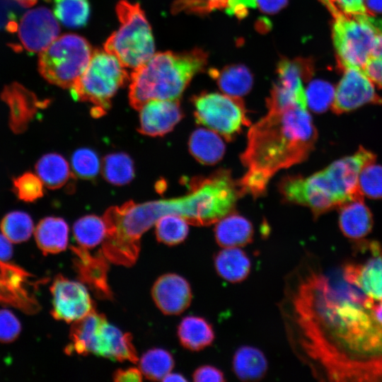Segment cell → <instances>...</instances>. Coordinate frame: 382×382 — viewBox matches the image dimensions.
<instances>
[{
    "instance_id": "1",
    "label": "cell",
    "mask_w": 382,
    "mask_h": 382,
    "mask_svg": "<svg viewBox=\"0 0 382 382\" xmlns=\"http://www.w3.org/2000/svg\"><path fill=\"white\" fill-rule=\"evenodd\" d=\"M286 291L292 344L318 380L382 382V299L342 276L341 267L308 262Z\"/></svg>"
},
{
    "instance_id": "2",
    "label": "cell",
    "mask_w": 382,
    "mask_h": 382,
    "mask_svg": "<svg viewBox=\"0 0 382 382\" xmlns=\"http://www.w3.org/2000/svg\"><path fill=\"white\" fill-rule=\"evenodd\" d=\"M317 135L306 108L268 109L267 114L249 129L246 148L241 156L247 168L238 180L244 194L263 195L277 171L307 158Z\"/></svg>"
},
{
    "instance_id": "3",
    "label": "cell",
    "mask_w": 382,
    "mask_h": 382,
    "mask_svg": "<svg viewBox=\"0 0 382 382\" xmlns=\"http://www.w3.org/2000/svg\"><path fill=\"white\" fill-rule=\"evenodd\" d=\"M207 57L200 48L154 54L131 74L130 105L140 110L151 100H178L193 76L204 70Z\"/></svg>"
},
{
    "instance_id": "4",
    "label": "cell",
    "mask_w": 382,
    "mask_h": 382,
    "mask_svg": "<svg viewBox=\"0 0 382 382\" xmlns=\"http://www.w3.org/2000/svg\"><path fill=\"white\" fill-rule=\"evenodd\" d=\"M185 196L167 199L170 214L183 217L188 224L208 226L233 212L244 194L238 181L227 170L208 177L192 179Z\"/></svg>"
},
{
    "instance_id": "5",
    "label": "cell",
    "mask_w": 382,
    "mask_h": 382,
    "mask_svg": "<svg viewBox=\"0 0 382 382\" xmlns=\"http://www.w3.org/2000/svg\"><path fill=\"white\" fill-rule=\"evenodd\" d=\"M119 28L104 44V50L125 66L135 69L154 54V40L146 15L137 3L121 0L116 5Z\"/></svg>"
},
{
    "instance_id": "6",
    "label": "cell",
    "mask_w": 382,
    "mask_h": 382,
    "mask_svg": "<svg viewBox=\"0 0 382 382\" xmlns=\"http://www.w3.org/2000/svg\"><path fill=\"white\" fill-rule=\"evenodd\" d=\"M319 1L334 18L332 38L340 66L362 70L379 33V21L369 15L345 13L331 0Z\"/></svg>"
},
{
    "instance_id": "7",
    "label": "cell",
    "mask_w": 382,
    "mask_h": 382,
    "mask_svg": "<svg viewBox=\"0 0 382 382\" xmlns=\"http://www.w3.org/2000/svg\"><path fill=\"white\" fill-rule=\"evenodd\" d=\"M129 79L117 57L105 50H96L86 69L69 90L75 100L93 105V116H101L110 108L111 99L118 89Z\"/></svg>"
},
{
    "instance_id": "8",
    "label": "cell",
    "mask_w": 382,
    "mask_h": 382,
    "mask_svg": "<svg viewBox=\"0 0 382 382\" xmlns=\"http://www.w3.org/2000/svg\"><path fill=\"white\" fill-rule=\"evenodd\" d=\"M93 52L84 37L72 33L62 35L40 52L38 71L49 83L70 88L86 69Z\"/></svg>"
},
{
    "instance_id": "9",
    "label": "cell",
    "mask_w": 382,
    "mask_h": 382,
    "mask_svg": "<svg viewBox=\"0 0 382 382\" xmlns=\"http://www.w3.org/2000/svg\"><path fill=\"white\" fill-rule=\"evenodd\" d=\"M196 122L229 141L250 123L240 97L201 93L192 98Z\"/></svg>"
},
{
    "instance_id": "10",
    "label": "cell",
    "mask_w": 382,
    "mask_h": 382,
    "mask_svg": "<svg viewBox=\"0 0 382 382\" xmlns=\"http://www.w3.org/2000/svg\"><path fill=\"white\" fill-rule=\"evenodd\" d=\"M278 79L267 100V107L282 108L289 106L307 107L303 80L309 79L313 73V63L309 59L282 58L277 66Z\"/></svg>"
},
{
    "instance_id": "11",
    "label": "cell",
    "mask_w": 382,
    "mask_h": 382,
    "mask_svg": "<svg viewBox=\"0 0 382 382\" xmlns=\"http://www.w3.org/2000/svg\"><path fill=\"white\" fill-rule=\"evenodd\" d=\"M354 247V257L341 267L343 277L365 294L382 299V246L375 241L361 240Z\"/></svg>"
},
{
    "instance_id": "12",
    "label": "cell",
    "mask_w": 382,
    "mask_h": 382,
    "mask_svg": "<svg viewBox=\"0 0 382 382\" xmlns=\"http://www.w3.org/2000/svg\"><path fill=\"white\" fill-rule=\"evenodd\" d=\"M52 296L51 314L56 320L73 323L95 310L83 284L57 275L50 287Z\"/></svg>"
},
{
    "instance_id": "13",
    "label": "cell",
    "mask_w": 382,
    "mask_h": 382,
    "mask_svg": "<svg viewBox=\"0 0 382 382\" xmlns=\"http://www.w3.org/2000/svg\"><path fill=\"white\" fill-rule=\"evenodd\" d=\"M381 104L382 98L376 92L371 79L359 69L344 68V74L335 93L332 110L342 114L366 104Z\"/></svg>"
},
{
    "instance_id": "14",
    "label": "cell",
    "mask_w": 382,
    "mask_h": 382,
    "mask_svg": "<svg viewBox=\"0 0 382 382\" xmlns=\"http://www.w3.org/2000/svg\"><path fill=\"white\" fill-rule=\"evenodd\" d=\"M59 25L50 10L39 7L27 11L16 25L14 32L22 47L28 52H41L59 33Z\"/></svg>"
},
{
    "instance_id": "15",
    "label": "cell",
    "mask_w": 382,
    "mask_h": 382,
    "mask_svg": "<svg viewBox=\"0 0 382 382\" xmlns=\"http://www.w3.org/2000/svg\"><path fill=\"white\" fill-rule=\"evenodd\" d=\"M94 354L112 360L138 361L132 336L123 333L117 328L108 323L106 318L97 325L89 335L86 344V355Z\"/></svg>"
},
{
    "instance_id": "16",
    "label": "cell",
    "mask_w": 382,
    "mask_h": 382,
    "mask_svg": "<svg viewBox=\"0 0 382 382\" xmlns=\"http://www.w3.org/2000/svg\"><path fill=\"white\" fill-rule=\"evenodd\" d=\"M151 295L157 307L166 315H178L185 311L192 301L189 282L182 276L170 273L157 279Z\"/></svg>"
},
{
    "instance_id": "17",
    "label": "cell",
    "mask_w": 382,
    "mask_h": 382,
    "mask_svg": "<svg viewBox=\"0 0 382 382\" xmlns=\"http://www.w3.org/2000/svg\"><path fill=\"white\" fill-rule=\"evenodd\" d=\"M74 255V265L79 279L86 284L100 299H111V290L108 283L107 258L100 251L95 255L80 246L71 247Z\"/></svg>"
},
{
    "instance_id": "18",
    "label": "cell",
    "mask_w": 382,
    "mask_h": 382,
    "mask_svg": "<svg viewBox=\"0 0 382 382\" xmlns=\"http://www.w3.org/2000/svg\"><path fill=\"white\" fill-rule=\"evenodd\" d=\"M139 110V131L151 137L170 132L183 116L178 100H151Z\"/></svg>"
},
{
    "instance_id": "19",
    "label": "cell",
    "mask_w": 382,
    "mask_h": 382,
    "mask_svg": "<svg viewBox=\"0 0 382 382\" xmlns=\"http://www.w3.org/2000/svg\"><path fill=\"white\" fill-rule=\"evenodd\" d=\"M19 267L0 260V302L11 304L27 313H35L39 309L35 299L25 287L29 277Z\"/></svg>"
},
{
    "instance_id": "20",
    "label": "cell",
    "mask_w": 382,
    "mask_h": 382,
    "mask_svg": "<svg viewBox=\"0 0 382 382\" xmlns=\"http://www.w3.org/2000/svg\"><path fill=\"white\" fill-rule=\"evenodd\" d=\"M1 98L8 106L9 126L14 133L23 132L38 108L47 105L18 83L6 86L1 93Z\"/></svg>"
},
{
    "instance_id": "21",
    "label": "cell",
    "mask_w": 382,
    "mask_h": 382,
    "mask_svg": "<svg viewBox=\"0 0 382 382\" xmlns=\"http://www.w3.org/2000/svg\"><path fill=\"white\" fill-rule=\"evenodd\" d=\"M339 209V227L345 236L359 241L371 232L373 216L362 198L345 202Z\"/></svg>"
},
{
    "instance_id": "22",
    "label": "cell",
    "mask_w": 382,
    "mask_h": 382,
    "mask_svg": "<svg viewBox=\"0 0 382 382\" xmlns=\"http://www.w3.org/2000/svg\"><path fill=\"white\" fill-rule=\"evenodd\" d=\"M214 231L216 243L223 248L246 245L254 235L251 222L233 212L219 219Z\"/></svg>"
},
{
    "instance_id": "23",
    "label": "cell",
    "mask_w": 382,
    "mask_h": 382,
    "mask_svg": "<svg viewBox=\"0 0 382 382\" xmlns=\"http://www.w3.org/2000/svg\"><path fill=\"white\" fill-rule=\"evenodd\" d=\"M214 268L223 279L231 283L244 281L250 274L251 261L238 247L224 248L214 257Z\"/></svg>"
},
{
    "instance_id": "24",
    "label": "cell",
    "mask_w": 382,
    "mask_h": 382,
    "mask_svg": "<svg viewBox=\"0 0 382 382\" xmlns=\"http://www.w3.org/2000/svg\"><path fill=\"white\" fill-rule=\"evenodd\" d=\"M34 235L43 254H56L64 251L67 246L69 226L63 219L49 216L40 220Z\"/></svg>"
},
{
    "instance_id": "25",
    "label": "cell",
    "mask_w": 382,
    "mask_h": 382,
    "mask_svg": "<svg viewBox=\"0 0 382 382\" xmlns=\"http://www.w3.org/2000/svg\"><path fill=\"white\" fill-rule=\"evenodd\" d=\"M178 336L183 347L193 352L210 346L215 338L212 324L197 316H188L183 318L178 327Z\"/></svg>"
},
{
    "instance_id": "26",
    "label": "cell",
    "mask_w": 382,
    "mask_h": 382,
    "mask_svg": "<svg viewBox=\"0 0 382 382\" xmlns=\"http://www.w3.org/2000/svg\"><path fill=\"white\" fill-rule=\"evenodd\" d=\"M232 368L235 375L243 381H255L262 379L268 368L264 353L253 346L243 345L235 352Z\"/></svg>"
},
{
    "instance_id": "27",
    "label": "cell",
    "mask_w": 382,
    "mask_h": 382,
    "mask_svg": "<svg viewBox=\"0 0 382 382\" xmlns=\"http://www.w3.org/2000/svg\"><path fill=\"white\" fill-rule=\"evenodd\" d=\"M209 74L219 88L229 96L241 98L248 93L253 86L252 74L244 65L233 64L221 69H211Z\"/></svg>"
},
{
    "instance_id": "28",
    "label": "cell",
    "mask_w": 382,
    "mask_h": 382,
    "mask_svg": "<svg viewBox=\"0 0 382 382\" xmlns=\"http://www.w3.org/2000/svg\"><path fill=\"white\" fill-rule=\"evenodd\" d=\"M188 145L190 154L204 165L216 163L225 151V145L220 137L212 130L202 128L192 133Z\"/></svg>"
},
{
    "instance_id": "29",
    "label": "cell",
    "mask_w": 382,
    "mask_h": 382,
    "mask_svg": "<svg viewBox=\"0 0 382 382\" xmlns=\"http://www.w3.org/2000/svg\"><path fill=\"white\" fill-rule=\"evenodd\" d=\"M35 170L44 185L51 190L63 187L72 176L66 160L56 153L42 156L37 162Z\"/></svg>"
},
{
    "instance_id": "30",
    "label": "cell",
    "mask_w": 382,
    "mask_h": 382,
    "mask_svg": "<svg viewBox=\"0 0 382 382\" xmlns=\"http://www.w3.org/2000/svg\"><path fill=\"white\" fill-rule=\"evenodd\" d=\"M73 233L79 246L88 249L103 241L106 235L103 220L96 215H86L79 219L73 226Z\"/></svg>"
},
{
    "instance_id": "31",
    "label": "cell",
    "mask_w": 382,
    "mask_h": 382,
    "mask_svg": "<svg viewBox=\"0 0 382 382\" xmlns=\"http://www.w3.org/2000/svg\"><path fill=\"white\" fill-rule=\"evenodd\" d=\"M102 171L105 179L116 185L127 184L134 176L133 161L123 152L107 155L103 161Z\"/></svg>"
},
{
    "instance_id": "32",
    "label": "cell",
    "mask_w": 382,
    "mask_h": 382,
    "mask_svg": "<svg viewBox=\"0 0 382 382\" xmlns=\"http://www.w3.org/2000/svg\"><path fill=\"white\" fill-rule=\"evenodd\" d=\"M174 364L173 357L169 352L154 348L142 355L139 361V369L147 379L161 381L170 373Z\"/></svg>"
},
{
    "instance_id": "33",
    "label": "cell",
    "mask_w": 382,
    "mask_h": 382,
    "mask_svg": "<svg viewBox=\"0 0 382 382\" xmlns=\"http://www.w3.org/2000/svg\"><path fill=\"white\" fill-rule=\"evenodd\" d=\"M53 12L56 18L69 28H79L87 23L90 6L88 0H54Z\"/></svg>"
},
{
    "instance_id": "34",
    "label": "cell",
    "mask_w": 382,
    "mask_h": 382,
    "mask_svg": "<svg viewBox=\"0 0 382 382\" xmlns=\"http://www.w3.org/2000/svg\"><path fill=\"white\" fill-rule=\"evenodd\" d=\"M157 240L168 245H178L187 238L188 222L182 216L169 214L160 217L156 222Z\"/></svg>"
},
{
    "instance_id": "35",
    "label": "cell",
    "mask_w": 382,
    "mask_h": 382,
    "mask_svg": "<svg viewBox=\"0 0 382 382\" xmlns=\"http://www.w3.org/2000/svg\"><path fill=\"white\" fill-rule=\"evenodd\" d=\"M2 234L11 243L27 241L34 230L33 221L25 212L14 211L8 213L0 224Z\"/></svg>"
},
{
    "instance_id": "36",
    "label": "cell",
    "mask_w": 382,
    "mask_h": 382,
    "mask_svg": "<svg viewBox=\"0 0 382 382\" xmlns=\"http://www.w3.org/2000/svg\"><path fill=\"white\" fill-rule=\"evenodd\" d=\"M335 93L330 83L319 79L313 81L306 91L307 105L315 112H323L332 106Z\"/></svg>"
},
{
    "instance_id": "37",
    "label": "cell",
    "mask_w": 382,
    "mask_h": 382,
    "mask_svg": "<svg viewBox=\"0 0 382 382\" xmlns=\"http://www.w3.org/2000/svg\"><path fill=\"white\" fill-rule=\"evenodd\" d=\"M71 166L75 175L82 179L93 180L98 173L100 161L97 154L88 148H81L74 152Z\"/></svg>"
},
{
    "instance_id": "38",
    "label": "cell",
    "mask_w": 382,
    "mask_h": 382,
    "mask_svg": "<svg viewBox=\"0 0 382 382\" xmlns=\"http://www.w3.org/2000/svg\"><path fill=\"white\" fill-rule=\"evenodd\" d=\"M358 184L362 195L382 198V166L374 162L365 166L359 173Z\"/></svg>"
},
{
    "instance_id": "39",
    "label": "cell",
    "mask_w": 382,
    "mask_h": 382,
    "mask_svg": "<svg viewBox=\"0 0 382 382\" xmlns=\"http://www.w3.org/2000/svg\"><path fill=\"white\" fill-rule=\"evenodd\" d=\"M43 183L37 174L25 173L13 180V190L18 197L24 202H32L44 194Z\"/></svg>"
},
{
    "instance_id": "40",
    "label": "cell",
    "mask_w": 382,
    "mask_h": 382,
    "mask_svg": "<svg viewBox=\"0 0 382 382\" xmlns=\"http://www.w3.org/2000/svg\"><path fill=\"white\" fill-rule=\"evenodd\" d=\"M380 31L372 51L362 69L365 74L382 88V22L379 25Z\"/></svg>"
},
{
    "instance_id": "41",
    "label": "cell",
    "mask_w": 382,
    "mask_h": 382,
    "mask_svg": "<svg viewBox=\"0 0 382 382\" xmlns=\"http://www.w3.org/2000/svg\"><path fill=\"white\" fill-rule=\"evenodd\" d=\"M21 325L18 319L7 309H0V342L9 343L19 335Z\"/></svg>"
},
{
    "instance_id": "42",
    "label": "cell",
    "mask_w": 382,
    "mask_h": 382,
    "mask_svg": "<svg viewBox=\"0 0 382 382\" xmlns=\"http://www.w3.org/2000/svg\"><path fill=\"white\" fill-rule=\"evenodd\" d=\"M196 382H223L225 381L224 373L212 365H202L197 368L192 374Z\"/></svg>"
},
{
    "instance_id": "43",
    "label": "cell",
    "mask_w": 382,
    "mask_h": 382,
    "mask_svg": "<svg viewBox=\"0 0 382 382\" xmlns=\"http://www.w3.org/2000/svg\"><path fill=\"white\" fill-rule=\"evenodd\" d=\"M257 6V0H228L225 8L228 15L242 19L247 16L249 9Z\"/></svg>"
},
{
    "instance_id": "44",
    "label": "cell",
    "mask_w": 382,
    "mask_h": 382,
    "mask_svg": "<svg viewBox=\"0 0 382 382\" xmlns=\"http://www.w3.org/2000/svg\"><path fill=\"white\" fill-rule=\"evenodd\" d=\"M342 11L351 15H368L364 0H331Z\"/></svg>"
},
{
    "instance_id": "45",
    "label": "cell",
    "mask_w": 382,
    "mask_h": 382,
    "mask_svg": "<svg viewBox=\"0 0 382 382\" xmlns=\"http://www.w3.org/2000/svg\"><path fill=\"white\" fill-rule=\"evenodd\" d=\"M142 375L140 369L134 367L118 369L113 374V380L117 382H139L142 381Z\"/></svg>"
},
{
    "instance_id": "46",
    "label": "cell",
    "mask_w": 382,
    "mask_h": 382,
    "mask_svg": "<svg viewBox=\"0 0 382 382\" xmlns=\"http://www.w3.org/2000/svg\"><path fill=\"white\" fill-rule=\"evenodd\" d=\"M287 4V0H257L259 8L264 13L273 14L282 8Z\"/></svg>"
},
{
    "instance_id": "47",
    "label": "cell",
    "mask_w": 382,
    "mask_h": 382,
    "mask_svg": "<svg viewBox=\"0 0 382 382\" xmlns=\"http://www.w3.org/2000/svg\"><path fill=\"white\" fill-rule=\"evenodd\" d=\"M12 252L11 242L3 234H0V260L8 261L11 257Z\"/></svg>"
},
{
    "instance_id": "48",
    "label": "cell",
    "mask_w": 382,
    "mask_h": 382,
    "mask_svg": "<svg viewBox=\"0 0 382 382\" xmlns=\"http://www.w3.org/2000/svg\"><path fill=\"white\" fill-rule=\"evenodd\" d=\"M206 12L208 13L214 10L225 8L228 0H199Z\"/></svg>"
},
{
    "instance_id": "49",
    "label": "cell",
    "mask_w": 382,
    "mask_h": 382,
    "mask_svg": "<svg viewBox=\"0 0 382 382\" xmlns=\"http://www.w3.org/2000/svg\"><path fill=\"white\" fill-rule=\"evenodd\" d=\"M364 4L368 15L382 13V0H364Z\"/></svg>"
},
{
    "instance_id": "50",
    "label": "cell",
    "mask_w": 382,
    "mask_h": 382,
    "mask_svg": "<svg viewBox=\"0 0 382 382\" xmlns=\"http://www.w3.org/2000/svg\"><path fill=\"white\" fill-rule=\"evenodd\" d=\"M163 381H187V379L180 374H168L166 375Z\"/></svg>"
},
{
    "instance_id": "51",
    "label": "cell",
    "mask_w": 382,
    "mask_h": 382,
    "mask_svg": "<svg viewBox=\"0 0 382 382\" xmlns=\"http://www.w3.org/2000/svg\"><path fill=\"white\" fill-rule=\"evenodd\" d=\"M14 1L20 4L22 6L29 8L34 6L38 0H14Z\"/></svg>"
},
{
    "instance_id": "52",
    "label": "cell",
    "mask_w": 382,
    "mask_h": 382,
    "mask_svg": "<svg viewBox=\"0 0 382 382\" xmlns=\"http://www.w3.org/2000/svg\"><path fill=\"white\" fill-rule=\"evenodd\" d=\"M261 21H260L261 22V23H258V26L257 28H260V27L262 28L260 29V31H265V30H269V27L271 25L270 24V22L267 21V18H262L260 19Z\"/></svg>"
}]
</instances>
